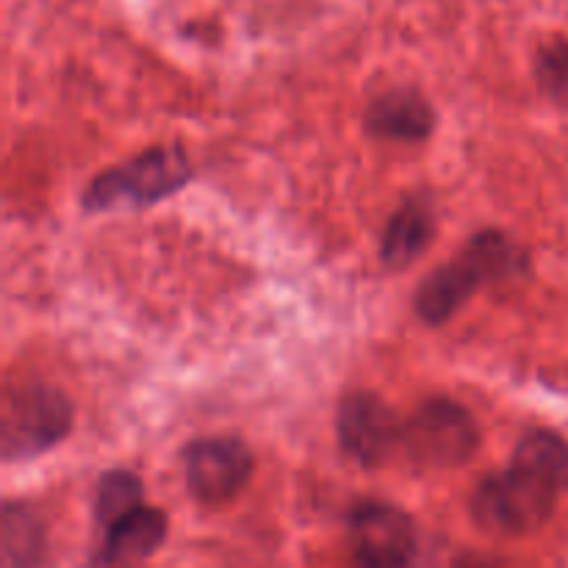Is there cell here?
<instances>
[{
	"mask_svg": "<svg viewBox=\"0 0 568 568\" xmlns=\"http://www.w3.org/2000/svg\"><path fill=\"white\" fill-rule=\"evenodd\" d=\"M530 272V255L499 227L477 231L453 261L436 266L414 292V311L427 327H442L486 286Z\"/></svg>",
	"mask_w": 568,
	"mask_h": 568,
	"instance_id": "1",
	"label": "cell"
},
{
	"mask_svg": "<svg viewBox=\"0 0 568 568\" xmlns=\"http://www.w3.org/2000/svg\"><path fill=\"white\" fill-rule=\"evenodd\" d=\"M192 181L194 166L186 150L181 144H159L94 175L83 189L81 209L87 214L144 211L175 197Z\"/></svg>",
	"mask_w": 568,
	"mask_h": 568,
	"instance_id": "2",
	"label": "cell"
},
{
	"mask_svg": "<svg viewBox=\"0 0 568 568\" xmlns=\"http://www.w3.org/2000/svg\"><path fill=\"white\" fill-rule=\"evenodd\" d=\"M564 488L525 460L510 458L505 469L477 483L469 514L480 530L491 536H530L541 530L558 510Z\"/></svg>",
	"mask_w": 568,
	"mask_h": 568,
	"instance_id": "3",
	"label": "cell"
},
{
	"mask_svg": "<svg viewBox=\"0 0 568 568\" xmlns=\"http://www.w3.org/2000/svg\"><path fill=\"white\" fill-rule=\"evenodd\" d=\"M75 425V405L61 388L28 381L9 386L0 414V458L3 464L33 460L59 447Z\"/></svg>",
	"mask_w": 568,
	"mask_h": 568,
	"instance_id": "4",
	"label": "cell"
},
{
	"mask_svg": "<svg viewBox=\"0 0 568 568\" xmlns=\"http://www.w3.org/2000/svg\"><path fill=\"white\" fill-rule=\"evenodd\" d=\"M483 433L469 408L449 397H430L405 419L403 453L419 469L449 471L469 464Z\"/></svg>",
	"mask_w": 568,
	"mask_h": 568,
	"instance_id": "5",
	"label": "cell"
},
{
	"mask_svg": "<svg viewBox=\"0 0 568 568\" xmlns=\"http://www.w3.org/2000/svg\"><path fill=\"white\" fill-rule=\"evenodd\" d=\"M181 464L189 497L205 508H222L244 491L255 455L236 436H205L183 447Z\"/></svg>",
	"mask_w": 568,
	"mask_h": 568,
	"instance_id": "6",
	"label": "cell"
},
{
	"mask_svg": "<svg viewBox=\"0 0 568 568\" xmlns=\"http://www.w3.org/2000/svg\"><path fill=\"white\" fill-rule=\"evenodd\" d=\"M347 541L361 566H410L419 558V527L414 516L383 499H361L349 508Z\"/></svg>",
	"mask_w": 568,
	"mask_h": 568,
	"instance_id": "7",
	"label": "cell"
},
{
	"mask_svg": "<svg viewBox=\"0 0 568 568\" xmlns=\"http://www.w3.org/2000/svg\"><path fill=\"white\" fill-rule=\"evenodd\" d=\"M403 425L405 419L375 392L344 394L336 410L338 447L361 469L386 466L403 449Z\"/></svg>",
	"mask_w": 568,
	"mask_h": 568,
	"instance_id": "8",
	"label": "cell"
},
{
	"mask_svg": "<svg viewBox=\"0 0 568 568\" xmlns=\"http://www.w3.org/2000/svg\"><path fill=\"white\" fill-rule=\"evenodd\" d=\"M364 128L377 142L422 144L436 133L438 114L416 87H392L366 105Z\"/></svg>",
	"mask_w": 568,
	"mask_h": 568,
	"instance_id": "9",
	"label": "cell"
},
{
	"mask_svg": "<svg viewBox=\"0 0 568 568\" xmlns=\"http://www.w3.org/2000/svg\"><path fill=\"white\" fill-rule=\"evenodd\" d=\"M170 536V516L153 505H139L100 532L94 566H131L153 558Z\"/></svg>",
	"mask_w": 568,
	"mask_h": 568,
	"instance_id": "10",
	"label": "cell"
},
{
	"mask_svg": "<svg viewBox=\"0 0 568 568\" xmlns=\"http://www.w3.org/2000/svg\"><path fill=\"white\" fill-rule=\"evenodd\" d=\"M436 231V211H433L430 200L422 197V194L408 197L397 211H394L392 220L386 222V227H383V266L392 272L410 270V266L430 250Z\"/></svg>",
	"mask_w": 568,
	"mask_h": 568,
	"instance_id": "11",
	"label": "cell"
},
{
	"mask_svg": "<svg viewBox=\"0 0 568 568\" xmlns=\"http://www.w3.org/2000/svg\"><path fill=\"white\" fill-rule=\"evenodd\" d=\"M44 555H48V525L42 514L22 499H6L0 514V566H42Z\"/></svg>",
	"mask_w": 568,
	"mask_h": 568,
	"instance_id": "12",
	"label": "cell"
},
{
	"mask_svg": "<svg viewBox=\"0 0 568 568\" xmlns=\"http://www.w3.org/2000/svg\"><path fill=\"white\" fill-rule=\"evenodd\" d=\"M144 505V483L131 469H109L98 477L92 491V521L98 532L114 525L128 510Z\"/></svg>",
	"mask_w": 568,
	"mask_h": 568,
	"instance_id": "13",
	"label": "cell"
},
{
	"mask_svg": "<svg viewBox=\"0 0 568 568\" xmlns=\"http://www.w3.org/2000/svg\"><path fill=\"white\" fill-rule=\"evenodd\" d=\"M510 458L536 466L538 471L552 477V480L568 494V438L566 436L538 427V430L525 433V436L516 442L514 455H510Z\"/></svg>",
	"mask_w": 568,
	"mask_h": 568,
	"instance_id": "14",
	"label": "cell"
},
{
	"mask_svg": "<svg viewBox=\"0 0 568 568\" xmlns=\"http://www.w3.org/2000/svg\"><path fill=\"white\" fill-rule=\"evenodd\" d=\"M532 72L544 98L568 111V39H552L538 48Z\"/></svg>",
	"mask_w": 568,
	"mask_h": 568,
	"instance_id": "15",
	"label": "cell"
}]
</instances>
